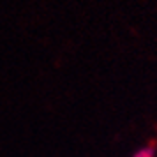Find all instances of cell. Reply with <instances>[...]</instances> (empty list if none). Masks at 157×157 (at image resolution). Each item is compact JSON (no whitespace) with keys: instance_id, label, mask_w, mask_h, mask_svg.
I'll list each match as a JSON object with an SVG mask.
<instances>
[{"instance_id":"6da1fadb","label":"cell","mask_w":157,"mask_h":157,"mask_svg":"<svg viewBox=\"0 0 157 157\" xmlns=\"http://www.w3.org/2000/svg\"><path fill=\"white\" fill-rule=\"evenodd\" d=\"M132 157H154V148H152V147H145V148H140Z\"/></svg>"}]
</instances>
